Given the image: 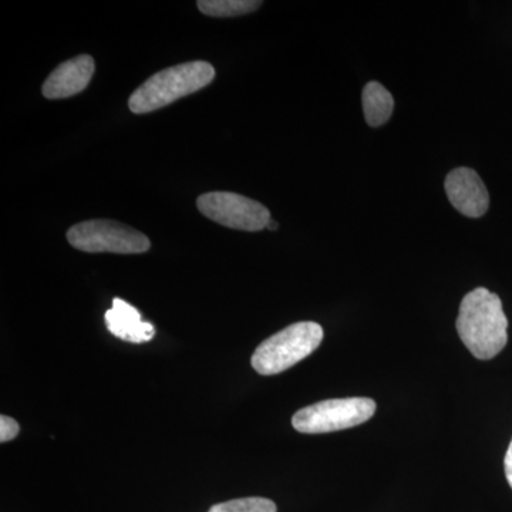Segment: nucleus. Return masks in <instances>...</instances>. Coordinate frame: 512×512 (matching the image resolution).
Masks as SVG:
<instances>
[{
    "mask_svg": "<svg viewBox=\"0 0 512 512\" xmlns=\"http://www.w3.org/2000/svg\"><path fill=\"white\" fill-rule=\"evenodd\" d=\"M457 332L477 359L497 356L508 342V319L500 296L485 288L467 293L458 312Z\"/></svg>",
    "mask_w": 512,
    "mask_h": 512,
    "instance_id": "f257e3e1",
    "label": "nucleus"
},
{
    "mask_svg": "<svg viewBox=\"0 0 512 512\" xmlns=\"http://www.w3.org/2000/svg\"><path fill=\"white\" fill-rule=\"evenodd\" d=\"M214 77V67L201 60L168 67L153 74L141 84L136 92L131 94L128 107L136 114L163 109L174 101L204 89Z\"/></svg>",
    "mask_w": 512,
    "mask_h": 512,
    "instance_id": "f03ea898",
    "label": "nucleus"
},
{
    "mask_svg": "<svg viewBox=\"0 0 512 512\" xmlns=\"http://www.w3.org/2000/svg\"><path fill=\"white\" fill-rule=\"evenodd\" d=\"M323 340L319 323L298 322L264 340L252 355V367L259 375H279L311 356Z\"/></svg>",
    "mask_w": 512,
    "mask_h": 512,
    "instance_id": "7ed1b4c3",
    "label": "nucleus"
},
{
    "mask_svg": "<svg viewBox=\"0 0 512 512\" xmlns=\"http://www.w3.org/2000/svg\"><path fill=\"white\" fill-rule=\"evenodd\" d=\"M375 413L376 402L367 397L323 400L299 410L292 417V426L299 433H332L366 423Z\"/></svg>",
    "mask_w": 512,
    "mask_h": 512,
    "instance_id": "20e7f679",
    "label": "nucleus"
},
{
    "mask_svg": "<svg viewBox=\"0 0 512 512\" xmlns=\"http://www.w3.org/2000/svg\"><path fill=\"white\" fill-rule=\"evenodd\" d=\"M67 241L73 248L92 254H144L151 247L143 232L110 220L80 222L69 229Z\"/></svg>",
    "mask_w": 512,
    "mask_h": 512,
    "instance_id": "39448f33",
    "label": "nucleus"
},
{
    "mask_svg": "<svg viewBox=\"0 0 512 512\" xmlns=\"http://www.w3.org/2000/svg\"><path fill=\"white\" fill-rule=\"evenodd\" d=\"M197 207L211 221L239 231H262L271 221L265 205L235 192H207L198 197Z\"/></svg>",
    "mask_w": 512,
    "mask_h": 512,
    "instance_id": "423d86ee",
    "label": "nucleus"
},
{
    "mask_svg": "<svg viewBox=\"0 0 512 512\" xmlns=\"http://www.w3.org/2000/svg\"><path fill=\"white\" fill-rule=\"evenodd\" d=\"M448 201L458 212L470 218L483 217L490 207V195L480 175L471 168L460 167L447 175Z\"/></svg>",
    "mask_w": 512,
    "mask_h": 512,
    "instance_id": "0eeeda50",
    "label": "nucleus"
},
{
    "mask_svg": "<svg viewBox=\"0 0 512 512\" xmlns=\"http://www.w3.org/2000/svg\"><path fill=\"white\" fill-rule=\"evenodd\" d=\"M94 59L89 55L74 57L57 66L43 84L42 93L46 99L59 100L82 93L92 80Z\"/></svg>",
    "mask_w": 512,
    "mask_h": 512,
    "instance_id": "6e6552de",
    "label": "nucleus"
},
{
    "mask_svg": "<svg viewBox=\"0 0 512 512\" xmlns=\"http://www.w3.org/2000/svg\"><path fill=\"white\" fill-rule=\"evenodd\" d=\"M106 325L111 335L130 343H146L156 335V328L141 319L140 312L123 299H113V306L106 312Z\"/></svg>",
    "mask_w": 512,
    "mask_h": 512,
    "instance_id": "1a4fd4ad",
    "label": "nucleus"
},
{
    "mask_svg": "<svg viewBox=\"0 0 512 512\" xmlns=\"http://www.w3.org/2000/svg\"><path fill=\"white\" fill-rule=\"evenodd\" d=\"M394 100L386 87L377 82L366 84L363 90V111L370 127H380L392 117Z\"/></svg>",
    "mask_w": 512,
    "mask_h": 512,
    "instance_id": "9d476101",
    "label": "nucleus"
},
{
    "mask_svg": "<svg viewBox=\"0 0 512 512\" xmlns=\"http://www.w3.org/2000/svg\"><path fill=\"white\" fill-rule=\"evenodd\" d=\"M261 5L262 2H255V0H201L197 3L198 9L212 18H234V16L247 15L261 8Z\"/></svg>",
    "mask_w": 512,
    "mask_h": 512,
    "instance_id": "9b49d317",
    "label": "nucleus"
},
{
    "mask_svg": "<svg viewBox=\"0 0 512 512\" xmlns=\"http://www.w3.org/2000/svg\"><path fill=\"white\" fill-rule=\"evenodd\" d=\"M276 504L268 498L248 497L212 505L208 512H276Z\"/></svg>",
    "mask_w": 512,
    "mask_h": 512,
    "instance_id": "f8f14e48",
    "label": "nucleus"
},
{
    "mask_svg": "<svg viewBox=\"0 0 512 512\" xmlns=\"http://www.w3.org/2000/svg\"><path fill=\"white\" fill-rule=\"evenodd\" d=\"M19 430L18 421L8 416L0 417V441L2 443H8V441L15 439L19 434Z\"/></svg>",
    "mask_w": 512,
    "mask_h": 512,
    "instance_id": "ddd939ff",
    "label": "nucleus"
},
{
    "mask_svg": "<svg viewBox=\"0 0 512 512\" xmlns=\"http://www.w3.org/2000/svg\"><path fill=\"white\" fill-rule=\"evenodd\" d=\"M505 477H507L508 484L512 488V440L510 447H508L507 454H505L504 460Z\"/></svg>",
    "mask_w": 512,
    "mask_h": 512,
    "instance_id": "4468645a",
    "label": "nucleus"
},
{
    "mask_svg": "<svg viewBox=\"0 0 512 512\" xmlns=\"http://www.w3.org/2000/svg\"><path fill=\"white\" fill-rule=\"evenodd\" d=\"M266 228H268L269 231H276V229H278V222L271 220Z\"/></svg>",
    "mask_w": 512,
    "mask_h": 512,
    "instance_id": "2eb2a0df",
    "label": "nucleus"
}]
</instances>
